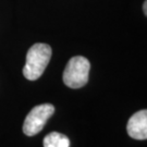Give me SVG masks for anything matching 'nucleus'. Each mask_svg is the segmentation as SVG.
<instances>
[{"label":"nucleus","instance_id":"nucleus-1","mask_svg":"<svg viewBox=\"0 0 147 147\" xmlns=\"http://www.w3.org/2000/svg\"><path fill=\"white\" fill-rule=\"evenodd\" d=\"M51 47L47 44H34L27 51L23 75L30 81H36L42 76L51 58Z\"/></svg>","mask_w":147,"mask_h":147},{"label":"nucleus","instance_id":"nucleus-2","mask_svg":"<svg viewBox=\"0 0 147 147\" xmlns=\"http://www.w3.org/2000/svg\"><path fill=\"white\" fill-rule=\"evenodd\" d=\"M90 63L85 57L75 56L69 60L63 72V83L70 88H81L87 84Z\"/></svg>","mask_w":147,"mask_h":147},{"label":"nucleus","instance_id":"nucleus-3","mask_svg":"<svg viewBox=\"0 0 147 147\" xmlns=\"http://www.w3.org/2000/svg\"><path fill=\"white\" fill-rule=\"evenodd\" d=\"M55 107L51 104H42L34 107L26 116L23 132L27 136H34L44 129L47 120L53 115Z\"/></svg>","mask_w":147,"mask_h":147},{"label":"nucleus","instance_id":"nucleus-4","mask_svg":"<svg viewBox=\"0 0 147 147\" xmlns=\"http://www.w3.org/2000/svg\"><path fill=\"white\" fill-rule=\"evenodd\" d=\"M126 131L134 140H147V109L137 111L129 119Z\"/></svg>","mask_w":147,"mask_h":147},{"label":"nucleus","instance_id":"nucleus-5","mask_svg":"<svg viewBox=\"0 0 147 147\" xmlns=\"http://www.w3.org/2000/svg\"><path fill=\"white\" fill-rule=\"evenodd\" d=\"M44 147H70V140L64 134L51 132L44 138Z\"/></svg>","mask_w":147,"mask_h":147},{"label":"nucleus","instance_id":"nucleus-6","mask_svg":"<svg viewBox=\"0 0 147 147\" xmlns=\"http://www.w3.org/2000/svg\"><path fill=\"white\" fill-rule=\"evenodd\" d=\"M143 11H144V14L147 16V0L144 2V5H143Z\"/></svg>","mask_w":147,"mask_h":147}]
</instances>
